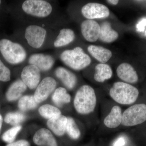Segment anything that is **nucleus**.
I'll return each mask as SVG.
<instances>
[{"label": "nucleus", "instance_id": "nucleus-20", "mask_svg": "<svg viewBox=\"0 0 146 146\" xmlns=\"http://www.w3.org/2000/svg\"><path fill=\"white\" fill-rule=\"evenodd\" d=\"M100 26L99 38L102 42L110 43L115 42L119 37V34L112 29L110 23L107 21L104 22Z\"/></svg>", "mask_w": 146, "mask_h": 146}, {"label": "nucleus", "instance_id": "nucleus-7", "mask_svg": "<svg viewBox=\"0 0 146 146\" xmlns=\"http://www.w3.org/2000/svg\"><path fill=\"white\" fill-rule=\"evenodd\" d=\"M47 31L43 27L30 25L25 31V37L28 44L35 49H39L44 43Z\"/></svg>", "mask_w": 146, "mask_h": 146}, {"label": "nucleus", "instance_id": "nucleus-34", "mask_svg": "<svg viewBox=\"0 0 146 146\" xmlns=\"http://www.w3.org/2000/svg\"><path fill=\"white\" fill-rule=\"evenodd\" d=\"M3 121L2 117L1 115H0V131H1V129L2 126Z\"/></svg>", "mask_w": 146, "mask_h": 146}, {"label": "nucleus", "instance_id": "nucleus-4", "mask_svg": "<svg viewBox=\"0 0 146 146\" xmlns=\"http://www.w3.org/2000/svg\"><path fill=\"white\" fill-rule=\"evenodd\" d=\"M60 58L66 66L76 71L86 68L91 62L90 56L79 46L73 49L65 50L60 54Z\"/></svg>", "mask_w": 146, "mask_h": 146}, {"label": "nucleus", "instance_id": "nucleus-5", "mask_svg": "<svg viewBox=\"0 0 146 146\" xmlns=\"http://www.w3.org/2000/svg\"><path fill=\"white\" fill-rule=\"evenodd\" d=\"M24 12L36 18H46L52 12V5L48 2L43 0H26L22 4Z\"/></svg>", "mask_w": 146, "mask_h": 146}, {"label": "nucleus", "instance_id": "nucleus-10", "mask_svg": "<svg viewBox=\"0 0 146 146\" xmlns=\"http://www.w3.org/2000/svg\"><path fill=\"white\" fill-rule=\"evenodd\" d=\"M41 72L36 66L29 64L23 69L21 80L30 89H36L41 82Z\"/></svg>", "mask_w": 146, "mask_h": 146}, {"label": "nucleus", "instance_id": "nucleus-27", "mask_svg": "<svg viewBox=\"0 0 146 146\" xmlns=\"http://www.w3.org/2000/svg\"><path fill=\"white\" fill-rule=\"evenodd\" d=\"M26 119L25 115L19 112H11L5 115L4 121L11 125L17 126L23 122Z\"/></svg>", "mask_w": 146, "mask_h": 146}, {"label": "nucleus", "instance_id": "nucleus-21", "mask_svg": "<svg viewBox=\"0 0 146 146\" xmlns=\"http://www.w3.org/2000/svg\"><path fill=\"white\" fill-rule=\"evenodd\" d=\"M75 38V34L72 30L68 28L62 29L55 39L54 46L55 48L65 46L72 42Z\"/></svg>", "mask_w": 146, "mask_h": 146}, {"label": "nucleus", "instance_id": "nucleus-32", "mask_svg": "<svg viewBox=\"0 0 146 146\" xmlns=\"http://www.w3.org/2000/svg\"><path fill=\"white\" fill-rule=\"evenodd\" d=\"M137 27L139 31H144L145 29L146 30V19H143L142 21L139 22L137 25ZM145 33L146 34V31Z\"/></svg>", "mask_w": 146, "mask_h": 146}, {"label": "nucleus", "instance_id": "nucleus-26", "mask_svg": "<svg viewBox=\"0 0 146 146\" xmlns=\"http://www.w3.org/2000/svg\"><path fill=\"white\" fill-rule=\"evenodd\" d=\"M67 125L66 127V132L73 140L78 139L81 135L80 130L77 125L75 121L71 117H67Z\"/></svg>", "mask_w": 146, "mask_h": 146}, {"label": "nucleus", "instance_id": "nucleus-24", "mask_svg": "<svg viewBox=\"0 0 146 146\" xmlns=\"http://www.w3.org/2000/svg\"><path fill=\"white\" fill-rule=\"evenodd\" d=\"M38 104L34 96L25 95L21 97L18 101V107L21 111L25 112L35 109Z\"/></svg>", "mask_w": 146, "mask_h": 146}, {"label": "nucleus", "instance_id": "nucleus-33", "mask_svg": "<svg viewBox=\"0 0 146 146\" xmlns=\"http://www.w3.org/2000/svg\"><path fill=\"white\" fill-rule=\"evenodd\" d=\"M107 1L108 3L113 5H117L119 2V1H118V0L117 1V0H108Z\"/></svg>", "mask_w": 146, "mask_h": 146}, {"label": "nucleus", "instance_id": "nucleus-30", "mask_svg": "<svg viewBox=\"0 0 146 146\" xmlns=\"http://www.w3.org/2000/svg\"><path fill=\"white\" fill-rule=\"evenodd\" d=\"M6 146H30L28 141L25 140H20L8 144Z\"/></svg>", "mask_w": 146, "mask_h": 146}, {"label": "nucleus", "instance_id": "nucleus-2", "mask_svg": "<svg viewBox=\"0 0 146 146\" xmlns=\"http://www.w3.org/2000/svg\"><path fill=\"white\" fill-rule=\"evenodd\" d=\"M0 52L5 60L12 65L23 63L26 58L27 52L20 44L9 39H0Z\"/></svg>", "mask_w": 146, "mask_h": 146}, {"label": "nucleus", "instance_id": "nucleus-15", "mask_svg": "<svg viewBox=\"0 0 146 146\" xmlns=\"http://www.w3.org/2000/svg\"><path fill=\"white\" fill-rule=\"evenodd\" d=\"M55 74L68 89L72 90L77 82V78L74 74L62 67H58L55 70Z\"/></svg>", "mask_w": 146, "mask_h": 146}, {"label": "nucleus", "instance_id": "nucleus-17", "mask_svg": "<svg viewBox=\"0 0 146 146\" xmlns=\"http://www.w3.org/2000/svg\"><path fill=\"white\" fill-rule=\"evenodd\" d=\"M27 86L22 80H18L13 82L9 87L6 93V98L9 102L17 100L26 91Z\"/></svg>", "mask_w": 146, "mask_h": 146}, {"label": "nucleus", "instance_id": "nucleus-18", "mask_svg": "<svg viewBox=\"0 0 146 146\" xmlns=\"http://www.w3.org/2000/svg\"><path fill=\"white\" fill-rule=\"evenodd\" d=\"M87 50L93 57L101 63H107L112 56V52L103 47L91 45Z\"/></svg>", "mask_w": 146, "mask_h": 146}, {"label": "nucleus", "instance_id": "nucleus-25", "mask_svg": "<svg viewBox=\"0 0 146 146\" xmlns=\"http://www.w3.org/2000/svg\"><path fill=\"white\" fill-rule=\"evenodd\" d=\"M39 114L45 119L49 120L61 115V112L57 107L50 104H44L39 108Z\"/></svg>", "mask_w": 146, "mask_h": 146}, {"label": "nucleus", "instance_id": "nucleus-1", "mask_svg": "<svg viewBox=\"0 0 146 146\" xmlns=\"http://www.w3.org/2000/svg\"><path fill=\"white\" fill-rule=\"evenodd\" d=\"M97 104L94 89L88 85H84L76 93L74 101L76 111L81 115H88L94 112Z\"/></svg>", "mask_w": 146, "mask_h": 146}, {"label": "nucleus", "instance_id": "nucleus-3", "mask_svg": "<svg viewBox=\"0 0 146 146\" xmlns=\"http://www.w3.org/2000/svg\"><path fill=\"white\" fill-rule=\"evenodd\" d=\"M109 94L112 99L119 104L129 105L135 102L138 98L139 91L129 84L122 82L114 83Z\"/></svg>", "mask_w": 146, "mask_h": 146}, {"label": "nucleus", "instance_id": "nucleus-12", "mask_svg": "<svg viewBox=\"0 0 146 146\" xmlns=\"http://www.w3.org/2000/svg\"><path fill=\"white\" fill-rule=\"evenodd\" d=\"M81 31L82 34L86 41L94 42L99 38L100 26L94 20H86L82 23Z\"/></svg>", "mask_w": 146, "mask_h": 146}, {"label": "nucleus", "instance_id": "nucleus-14", "mask_svg": "<svg viewBox=\"0 0 146 146\" xmlns=\"http://www.w3.org/2000/svg\"><path fill=\"white\" fill-rule=\"evenodd\" d=\"M118 77L127 83H135L138 81L137 72L134 68L127 63H122L117 69Z\"/></svg>", "mask_w": 146, "mask_h": 146}, {"label": "nucleus", "instance_id": "nucleus-16", "mask_svg": "<svg viewBox=\"0 0 146 146\" xmlns=\"http://www.w3.org/2000/svg\"><path fill=\"white\" fill-rule=\"evenodd\" d=\"M68 119L63 115H60L50 119L48 120L47 124L48 127L56 136H63L66 132V127Z\"/></svg>", "mask_w": 146, "mask_h": 146}, {"label": "nucleus", "instance_id": "nucleus-8", "mask_svg": "<svg viewBox=\"0 0 146 146\" xmlns=\"http://www.w3.org/2000/svg\"><path fill=\"white\" fill-rule=\"evenodd\" d=\"M81 13L87 20L102 19L107 18L110 15V10L106 6L97 3H89L84 6Z\"/></svg>", "mask_w": 146, "mask_h": 146}, {"label": "nucleus", "instance_id": "nucleus-9", "mask_svg": "<svg viewBox=\"0 0 146 146\" xmlns=\"http://www.w3.org/2000/svg\"><path fill=\"white\" fill-rule=\"evenodd\" d=\"M56 86V81L51 77H46L43 79L35 92L34 97L36 102L40 103L46 100L55 91Z\"/></svg>", "mask_w": 146, "mask_h": 146}, {"label": "nucleus", "instance_id": "nucleus-28", "mask_svg": "<svg viewBox=\"0 0 146 146\" xmlns=\"http://www.w3.org/2000/svg\"><path fill=\"white\" fill-rule=\"evenodd\" d=\"M22 128V127L19 125L15 126L9 129L3 134L2 136V139L4 142L8 144L13 143Z\"/></svg>", "mask_w": 146, "mask_h": 146}, {"label": "nucleus", "instance_id": "nucleus-22", "mask_svg": "<svg viewBox=\"0 0 146 146\" xmlns=\"http://www.w3.org/2000/svg\"><path fill=\"white\" fill-rule=\"evenodd\" d=\"M94 78L97 82H103L111 78L113 72L110 65L105 63H100L95 68Z\"/></svg>", "mask_w": 146, "mask_h": 146}, {"label": "nucleus", "instance_id": "nucleus-19", "mask_svg": "<svg viewBox=\"0 0 146 146\" xmlns=\"http://www.w3.org/2000/svg\"><path fill=\"white\" fill-rule=\"evenodd\" d=\"M122 115L121 109L119 106H113L109 114L105 118L104 121L105 125L111 129L118 127L121 124Z\"/></svg>", "mask_w": 146, "mask_h": 146}, {"label": "nucleus", "instance_id": "nucleus-6", "mask_svg": "<svg viewBox=\"0 0 146 146\" xmlns=\"http://www.w3.org/2000/svg\"><path fill=\"white\" fill-rule=\"evenodd\" d=\"M146 121V105L140 104L132 106L123 113L121 124L124 126H133Z\"/></svg>", "mask_w": 146, "mask_h": 146}, {"label": "nucleus", "instance_id": "nucleus-35", "mask_svg": "<svg viewBox=\"0 0 146 146\" xmlns=\"http://www.w3.org/2000/svg\"><path fill=\"white\" fill-rule=\"evenodd\" d=\"M2 1H0V6H1V4Z\"/></svg>", "mask_w": 146, "mask_h": 146}, {"label": "nucleus", "instance_id": "nucleus-23", "mask_svg": "<svg viewBox=\"0 0 146 146\" xmlns=\"http://www.w3.org/2000/svg\"><path fill=\"white\" fill-rule=\"evenodd\" d=\"M52 99L56 105L58 107H61L63 105L69 103L70 102L71 97L65 88L59 87L54 91Z\"/></svg>", "mask_w": 146, "mask_h": 146}, {"label": "nucleus", "instance_id": "nucleus-31", "mask_svg": "<svg viewBox=\"0 0 146 146\" xmlns=\"http://www.w3.org/2000/svg\"><path fill=\"white\" fill-rule=\"evenodd\" d=\"M126 141L125 138L123 136L119 137L113 143V146H124Z\"/></svg>", "mask_w": 146, "mask_h": 146}, {"label": "nucleus", "instance_id": "nucleus-13", "mask_svg": "<svg viewBox=\"0 0 146 146\" xmlns=\"http://www.w3.org/2000/svg\"><path fill=\"white\" fill-rule=\"evenodd\" d=\"M34 143L38 146H58L57 142L50 130L40 129L35 133L33 137Z\"/></svg>", "mask_w": 146, "mask_h": 146}, {"label": "nucleus", "instance_id": "nucleus-29", "mask_svg": "<svg viewBox=\"0 0 146 146\" xmlns=\"http://www.w3.org/2000/svg\"><path fill=\"white\" fill-rule=\"evenodd\" d=\"M11 71L0 58V81L7 82L11 80Z\"/></svg>", "mask_w": 146, "mask_h": 146}, {"label": "nucleus", "instance_id": "nucleus-11", "mask_svg": "<svg viewBox=\"0 0 146 146\" xmlns=\"http://www.w3.org/2000/svg\"><path fill=\"white\" fill-rule=\"evenodd\" d=\"M55 59L52 56L44 53H35L31 55L28 59L29 64L34 65L41 71L50 70L55 64Z\"/></svg>", "mask_w": 146, "mask_h": 146}]
</instances>
